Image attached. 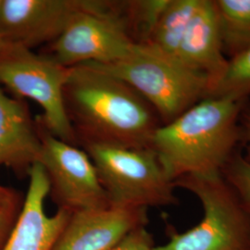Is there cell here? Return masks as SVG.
I'll list each match as a JSON object with an SVG mask.
<instances>
[{
	"label": "cell",
	"instance_id": "14",
	"mask_svg": "<svg viewBox=\"0 0 250 250\" xmlns=\"http://www.w3.org/2000/svg\"><path fill=\"white\" fill-rule=\"evenodd\" d=\"M202 0H170L161 13L147 45L176 58L188 24ZM177 59V58H176Z\"/></svg>",
	"mask_w": 250,
	"mask_h": 250
},
{
	"label": "cell",
	"instance_id": "6",
	"mask_svg": "<svg viewBox=\"0 0 250 250\" xmlns=\"http://www.w3.org/2000/svg\"><path fill=\"white\" fill-rule=\"evenodd\" d=\"M70 68L47 54H38L24 46L0 47V85L15 98L30 99L43 108L37 116L48 132L66 143L79 146L64 106L63 89Z\"/></svg>",
	"mask_w": 250,
	"mask_h": 250
},
{
	"label": "cell",
	"instance_id": "5",
	"mask_svg": "<svg viewBox=\"0 0 250 250\" xmlns=\"http://www.w3.org/2000/svg\"><path fill=\"white\" fill-rule=\"evenodd\" d=\"M89 155L110 205L128 208L177 205L174 185L152 148L88 145Z\"/></svg>",
	"mask_w": 250,
	"mask_h": 250
},
{
	"label": "cell",
	"instance_id": "7",
	"mask_svg": "<svg viewBox=\"0 0 250 250\" xmlns=\"http://www.w3.org/2000/svg\"><path fill=\"white\" fill-rule=\"evenodd\" d=\"M134 45L123 1L85 0L45 54L68 68L107 65L124 59Z\"/></svg>",
	"mask_w": 250,
	"mask_h": 250
},
{
	"label": "cell",
	"instance_id": "20",
	"mask_svg": "<svg viewBox=\"0 0 250 250\" xmlns=\"http://www.w3.org/2000/svg\"><path fill=\"white\" fill-rule=\"evenodd\" d=\"M21 205V197L18 192L0 185V212L20 210Z\"/></svg>",
	"mask_w": 250,
	"mask_h": 250
},
{
	"label": "cell",
	"instance_id": "23",
	"mask_svg": "<svg viewBox=\"0 0 250 250\" xmlns=\"http://www.w3.org/2000/svg\"><path fill=\"white\" fill-rule=\"evenodd\" d=\"M2 46V43H1V41H0V47Z\"/></svg>",
	"mask_w": 250,
	"mask_h": 250
},
{
	"label": "cell",
	"instance_id": "1",
	"mask_svg": "<svg viewBox=\"0 0 250 250\" xmlns=\"http://www.w3.org/2000/svg\"><path fill=\"white\" fill-rule=\"evenodd\" d=\"M63 99L82 146L151 148L162 125L155 108L136 90L89 63L70 68Z\"/></svg>",
	"mask_w": 250,
	"mask_h": 250
},
{
	"label": "cell",
	"instance_id": "12",
	"mask_svg": "<svg viewBox=\"0 0 250 250\" xmlns=\"http://www.w3.org/2000/svg\"><path fill=\"white\" fill-rule=\"evenodd\" d=\"M42 141L23 99L10 98L0 86V167L20 177L39 162Z\"/></svg>",
	"mask_w": 250,
	"mask_h": 250
},
{
	"label": "cell",
	"instance_id": "22",
	"mask_svg": "<svg viewBox=\"0 0 250 250\" xmlns=\"http://www.w3.org/2000/svg\"><path fill=\"white\" fill-rule=\"evenodd\" d=\"M244 139L246 155L244 158L250 163V109L245 116L244 128H242V140Z\"/></svg>",
	"mask_w": 250,
	"mask_h": 250
},
{
	"label": "cell",
	"instance_id": "17",
	"mask_svg": "<svg viewBox=\"0 0 250 250\" xmlns=\"http://www.w3.org/2000/svg\"><path fill=\"white\" fill-rule=\"evenodd\" d=\"M170 0L123 1V9L135 44H145L151 36Z\"/></svg>",
	"mask_w": 250,
	"mask_h": 250
},
{
	"label": "cell",
	"instance_id": "3",
	"mask_svg": "<svg viewBox=\"0 0 250 250\" xmlns=\"http://www.w3.org/2000/svg\"><path fill=\"white\" fill-rule=\"evenodd\" d=\"M89 64L130 84L155 108L162 125L206 99L209 86L205 74L147 44H135L116 62Z\"/></svg>",
	"mask_w": 250,
	"mask_h": 250
},
{
	"label": "cell",
	"instance_id": "11",
	"mask_svg": "<svg viewBox=\"0 0 250 250\" xmlns=\"http://www.w3.org/2000/svg\"><path fill=\"white\" fill-rule=\"evenodd\" d=\"M29 187L18 218L2 250H53L72 213L58 209L47 216L45 201L49 195V181L40 163L29 172Z\"/></svg>",
	"mask_w": 250,
	"mask_h": 250
},
{
	"label": "cell",
	"instance_id": "9",
	"mask_svg": "<svg viewBox=\"0 0 250 250\" xmlns=\"http://www.w3.org/2000/svg\"><path fill=\"white\" fill-rule=\"evenodd\" d=\"M85 0H0V41L33 49L51 45Z\"/></svg>",
	"mask_w": 250,
	"mask_h": 250
},
{
	"label": "cell",
	"instance_id": "21",
	"mask_svg": "<svg viewBox=\"0 0 250 250\" xmlns=\"http://www.w3.org/2000/svg\"><path fill=\"white\" fill-rule=\"evenodd\" d=\"M20 210L0 212V250H3L9 238V234L18 218Z\"/></svg>",
	"mask_w": 250,
	"mask_h": 250
},
{
	"label": "cell",
	"instance_id": "15",
	"mask_svg": "<svg viewBox=\"0 0 250 250\" xmlns=\"http://www.w3.org/2000/svg\"><path fill=\"white\" fill-rule=\"evenodd\" d=\"M224 53L230 58L250 45V0H214Z\"/></svg>",
	"mask_w": 250,
	"mask_h": 250
},
{
	"label": "cell",
	"instance_id": "18",
	"mask_svg": "<svg viewBox=\"0 0 250 250\" xmlns=\"http://www.w3.org/2000/svg\"><path fill=\"white\" fill-rule=\"evenodd\" d=\"M222 175L239 198L250 219V163L240 153H235L225 165Z\"/></svg>",
	"mask_w": 250,
	"mask_h": 250
},
{
	"label": "cell",
	"instance_id": "8",
	"mask_svg": "<svg viewBox=\"0 0 250 250\" xmlns=\"http://www.w3.org/2000/svg\"><path fill=\"white\" fill-rule=\"evenodd\" d=\"M36 123L42 141L38 163L46 173L49 195L58 209L75 213L111 206L98 170L85 150L55 137L38 117Z\"/></svg>",
	"mask_w": 250,
	"mask_h": 250
},
{
	"label": "cell",
	"instance_id": "16",
	"mask_svg": "<svg viewBox=\"0 0 250 250\" xmlns=\"http://www.w3.org/2000/svg\"><path fill=\"white\" fill-rule=\"evenodd\" d=\"M250 95V45L227 61L224 72L209 88L207 98L246 101Z\"/></svg>",
	"mask_w": 250,
	"mask_h": 250
},
{
	"label": "cell",
	"instance_id": "2",
	"mask_svg": "<svg viewBox=\"0 0 250 250\" xmlns=\"http://www.w3.org/2000/svg\"><path fill=\"white\" fill-rule=\"evenodd\" d=\"M245 102L207 98L161 125L151 148L172 182L186 175L222 173L242 140L238 122Z\"/></svg>",
	"mask_w": 250,
	"mask_h": 250
},
{
	"label": "cell",
	"instance_id": "13",
	"mask_svg": "<svg viewBox=\"0 0 250 250\" xmlns=\"http://www.w3.org/2000/svg\"><path fill=\"white\" fill-rule=\"evenodd\" d=\"M176 58L189 68L205 74L209 81L208 90L223 74L228 60L224 57L214 0L201 1L188 24Z\"/></svg>",
	"mask_w": 250,
	"mask_h": 250
},
{
	"label": "cell",
	"instance_id": "19",
	"mask_svg": "<svg viewBox=\"0 0 250 250\" xmlns=\"http://www.w3.org/2000/svg\"><path fill=\"white\" fill-rule=\"evenodd\" d=\"M154 248L151 233L146 227H140L129 233L112 250H153Z\"/></svg>",
	"mask_w": 250,
	"mask_h": 250
},
{
	"label": "cell",
	"instance_id": "4",
	"mask_svg": "<svg viewBox=\"0 0 250 250\" xmlns=\"http://www.w3.org/2000/svg\"><path fill=\"white\" fill-rule=\"evenodd\" d=\"M200 200L204 215L187 232L171 229L170 240L153 250H250V219L222 173L186 175L173 182Z\"/></svg>",
	"mask_w": 250,
	"mask_h": 250
},
{
	"label": "cell",
	"instance_id": "10",
	"mask_svg": "<svg viewBox=\"0 0 250 250\" xmlns=\"http://www.w3.org/2000/svg\"><path fill=\"white\" fill-rule=\"evenodd\" d=\"M147 221L146 208L109 206L72 213L53 250H112Z\"/></svg>",
	"mask_w": 250,
	"mask_h": 250
}]
</instances>
